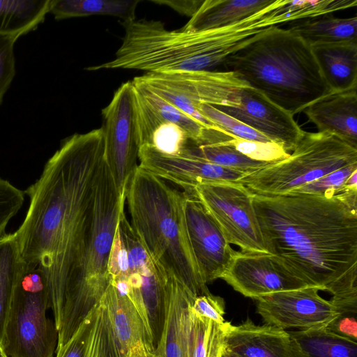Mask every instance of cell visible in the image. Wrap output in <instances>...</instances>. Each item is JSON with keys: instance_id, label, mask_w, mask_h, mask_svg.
Here are the masks:
<instances>
[{"instance_id": "6da1fadb", "label": "cell", "mask_w": 357, "mask_h": 357, "mask_svg": "<svg viewBox=\"0 0 357 357\" xmlns=\"http://www.w3.org/2000/svg\"><path fill=\"white\" fill-rule=\"evenodd\" d=\"M105 162L102 128L64 139L40 176L24 192L29 206L14 232L22 261L43 270L56 328L66 284L92 216L96 183Z\"/></svg>"}, {"instance_id": "7a4b0ae2", "label": "cell", "mask_w": 357, "mask_h": 357, "mask_svg": "<svg viewBox=\"0 0 357 357\" xmlns=\"http://www.w3.org/2000/svg\"><path fill=\"white\" fill-rule=\"evenodd\" d=\"M252 199L272 260L306 286L326 291L357 266V190Z\"/></svg>"}, {"instance_id": "3957f363", "label": "cell", "mask_w": 357, "mask_h": 357, "mask_svg": "<svg viewBox=\"0 0 357 357\" xmlns=\"http://www.w3.org/2000/svg\"><path fill=\"white\" fill-rule=\"evenodd\" d=\"M223 63L293 116L331 93L311 46L289 29L270 28Z\"/></svg>"}, {"instance_id": "277c9868", "label": "cell", "mask_w": 357, "mask_h": 357, "mask_svg": "<svg viewBox=\"0 0 357 357\" xmlns=\"http://www.w3.org/2000/svg\"><path fill=\"white\" fill-rule=\"evenodd\" d=\"M126 203L132 228L154 259L195 298L211 294L189 240L184 192L138 165Z\"/></svg>"}, {"instance_id": "5b68a950", "label": "cell", "mask_w": 357, "mask_h": 357, "mask_svg": "<svg viewBox=\"0 0 357 357\" xmlns=\"http://www.w3.org/2000/svg\"><path fill=\"white\" fill-rule=\"evenodd\" d=\"M122 43L114 59L86 68L88 71L135 69L146 73L208 70L224 63L236 50L237 40L229 26L185 31L168 30L159 20L121 22Z\"/></svg>"}, {"instance_id": "8992f818", "label": "cell", "mask_w": 357, "mask_h": 357, "mask_svg": "<svg viewBox=\"0 0 357 357\" xmlns=\"http://www.w3.org/2000/svg\"><path fill=\"white\" fill-rule=\"evenodd\" d=\"M125 206L126 190H118L105 160L96 183L92 216L82 250L66 284L56 351L68 342L109 286V258Z\"/></svg>"}, {"instance_id": "52a82bcc", "label": "cell", "mask_w": 357, "mask_h": 357, "mask_svg": "<svg viewBox=\"0 0 357 357\" xmlns=\"http://www.w3.org/2000/svg\"><path fill=\"white\" fill-rule=\"evenodd\" d=\"M108 274L109 282L125 292L139 312L155 349L166 319L170 275L151 255L125 210L117 223Z\"/></svg>"}, {"instance_id": "ba28073f", "label": "cell", "mask_w": 357, "mask_h": 357, "mask_svg": "<svg viewBox=\"0 0 357 357\" xmlns=\"http://www.w3.org/2000/svg\"><path fill=\"white\" fill-rule=\"evenodd\" d=\"M357 163V149L328 132H305L287 158L269 162L239 182L251 192L279 195Z\"/></svg>"}, {"instance_id": "9c48e42d", "label": "cell", "mask_w": 357, "mask_h": 357, "mask_svg": "<svg viewBox=\"0 0 357 357\" xmlns=\"http://www.w3.org/2000/svg\"><path fill=\"white\" fill-rule=\"evenodd\" d=\"M51 307L45 274L24 262L8 312L2 348L8 357H53L58 333L47 316Z\"/></svg>"}, {"instance_id": "30bf717a", "label": "cell", "mask_w": 357, "mask_h": 357, "mask_svg": "<svg viewBox=\"0 0 357 357\" xmlns=\"http://www.w3.org/2000/svg\"><path fill=\"white\" fill-rule=\"evenodd\" d=\"M190 190L217 223L227 242L241 250L268 253L252 204L240 182L199 183Z\"/></svg>"}, {"instance_id": "8fae6325", "label": "cell", "mask_w": 357, "mask_h": 357, "mask_svg": "<svg viewBox=\"0 0 357 357\" xmlns=\"http://www.w3.org/2000/svg\"><path fill=\"white\" fill-rule=\"evenodd\" d=\"M139 342L153 347L151 333L135 304L109 282L96 307L86 357H128Z\"/></svg>"}, {"instance_id": "7c38bea8", "label": "cell", "mask_w": 357, "mask_h": 357, "mask_svg": "<svg viewBox=\"0 0 357 357\" xmlns=\"http://www.w3.org/2000/svg\"><path fill=\"white\" fill-rule=\"evenodd\" d=\"M105 159L120 192L138 167L139 144L135 109V88L132 81L123 83L102 109Z\"/></svg>"}, {"instance_id": "4fadbf2b", "label": "cell", "mask_w": 357, "mask_h": 357, "mask_svg": "<svg viewBox=\"0 0 357 357\" xmlns=\"http://www.w3.org/2000/svg\"><path fill=\"white\" fill-rule=\"evenodd\" d=\"M319 291L317 287H307L260 296L255 299L257 312L265 324L284 330L325 326L337 313L330 301L320 296Z\"/></svg>"}, {"instance_id": "5bb4252c", "label": "cell", "mask_w": 357, "mask_h": 357, "mask_svg": "<svg viewBox=\"0 0 357 357\" xmlns=\"http://www.w3.org/2000/svg\"><path fill=\"white\" fill-rule=\"evenodd\" d=\"M185 196V218L189 240L206 284L221 277L236 252L202 203L190 190Z\"/></svg>"}, {"instance_id": "9a60e30c", "label": "cell", "mask_w": 357, "mask_h": 357, "mask_svg": "<svg viewBox=\"0 0 357 357\" xmlns=\"http://www.w3.org/2000/svg\"><path fill=\"white\" fill-rule=\"evenodd\" d=\"M221 279L235 291L252 299L271 293L307 287L279 268L266 252L236 250Z\"/></svg>"}, {"instance_id": "2e32d148", "label": "cell", "mask_w": 357, "mask_h": 357, "mask_svg": "<svg viewBox=\"0 0 357 357\" xmlns=\"http://www.w3.org/2000/svg\"><path fill=\"white\" fill-rule=\"evenodd\" d=\"M221 112L282 145L289 153L293 151L305 132L293 115L249 84L243 89L238 107Z\"/></svg>"}, {"instance_id": "e0dca14e", "label": "cell", "mask_w": 357, "mask_h": 357, "mask_svg": "<svg viewBox=\"0 0 357 357\" xmlns=\"http://www.w3.org/2000/svg\"><path fill=\"white\" fill-rule=\"evenodd\" d=\"M138 159L139 167L183 190L199 183L239 182L246 175L189 155L162 154L147 146L139 148Z\"/></svg>"}, {"instance_id": "ac0fdd59", "label": "cell", "mask_w": 357, "mask_h": 357, "mask_svg": "<svg viewBox=\"0 0 357 357\" xmlns=\"http://www.w3.org/2000/svg\"><path fill=\"white\" fill-rule=\"evenodd\" d=\"M225 346L241 357H296L288 331L268 324L258 326L250 319L238 326L229 324Z\"/></svg>"}, {"instance_id": "d6986e66", "label": "cell", "mask_w": 357, "mask_h": 357, "mask_svg": "<svg viewBox=\"0 0 357 357\" xmlns=\"http://www.w3.org/2000/svg\"><path fill=\"white\" fill-rule=\"evenodd\" d=\"M357 88L331 92L304 109L318 132L336 136L357 149Z\"/></svg>"}, {"instance_id": "ffe728a7", "label": "cell", "mask_w": 357, "mask_h": 357, "mask_svg": "<svg viewBox=\"0 0 357 357\" xmlns=\"http://www.w3.org/2000/svg\"><path fill=\"white\" fill-rule=\"evenodd\" d=\"M195 297L169 275L166 319L155 349L158 357H189L188 324Z\"/></svg>"}, {"instance_id": "44dd1931", "label": "cell", "mask_w": 357, "mask_h": 357, "mask_svg": "<svg viewBox=\"0 0 357 357\" xmlns=\"http://www.w3.org/2000/svg\"><path fill=\"white\" fill-rule=\"evenodd\" d=\"M311 47L331 92L357 88V40Z\"/></svg>"}, {"instance_id": "7402d4cb", "label": "cell", "mask_w": 357, "mask_h": 357, "mask_svg": "<svg viewBox=\"0 0 357 357\" xmlns=\"http://www.w3.org/2000/svg\"><path fill=\"white\" fill-rule=\"evenodd\" d=\"M273 0H205L181 29L199 31L237 23L264 9Z\"/></svg>"}, {"instance_id": "603a6c76", "label": "cell", "mask_w": 357, "mask_h": 357, "mask_svg": "<svg viewBox=\"0 0 357 357\" xmlns=\"http://www.w3.org/2000/svg\"><path fill=\"white\" fill-rule=\"evenodd\" d=\"M288 333L296 357H357V342L337 336L324 326Z\"/></svg>"}, {"instance_id": "cb8c5ba5", "label": "cell", "mask_w": 357, "mask_h": 357, "mask_svg": "<svg viewBox=\"0 0 357 357\" xmlns=\"http://www.w3.org/2000/svg\"><path fill=\"white\" fill-rule=\"evenodd\" d=\"M139 0H50V12L55 20L91 15L119 17L121 22L135 20Z\"/></svg>"}, {"instance_id": "d4e9b609", "label": "cell", "mask_w": 357, "mask_h": 357, "mask_svg": "<svg viewBox=\"0 0 357 357\" xmlns=\"http://www.w3.org/2000/svg\"><path fill=\"white\" fill-rule=\"evenodd\" d=\"M50 0H0V36L20 37L33 31L50 12Z\"/></svg>"}, {"instance_id": "484cf974", "label": "cell", "mask_w": 357, "mask_h": 357, "mask_svg": "<svg viewBox=\"0 0 357 357\" xmlns=\"http://www.w3.org/2000/svg\"><path fill=\"white\" fill-rule=\"evenodd\" d=\"M288 29L310 46L357 40V17H317L296 21Z\"/></svg>"}, {"instance_id": "4316f807", "label": "cell", "mask_w": 357, "mask_h": 357, "mask_svg": "<svg viewBox=\"0 0 357 357\" xmlns=\"http://www.w3.org/2000/svg\"><path fill=\"white\" fill-rule=\"evenodd\" d=\"M24 265L16 237L5 234L0 239V344L4 339L5 326L14 289Z\"/></svg>"}, {"instance_id": "83f0119b", "label": "cell", "mask_w": 357, "mask_h": 357, "mask_svg": "<svg viewBox=\"0 0 357 357\" xmlns=\"http://www.w3.org/2000/svg\"><path fill=\"white\" fill-rule=\"evenodd\" d=\"M191 307V306H190ZM230 322L219 324L190 310L188 324L189 357H221Z\"/></svg>"}, {"instance_id": "f1b7e54d", "label": "cell", "mask_w": 357, "mask_h": 357, "mask_svg": "<svg viewBox=\"0 0 357 357\" xmlns=\"http://www.w3.org/2000/svg\"><path fill=\"white\" fill-rule=\"evenodd\" d=\"M183 155H189L217 165L246 174L255 172L269 162L252 160L224 142L197 144L192 141Z\"/></svg>"}, {"instance_id": "f546056e", "label": "cell", "mask_w": 357, "mask_h": 357, "mask_svg": "<svg viewBox=\"0 0 357 357\" xmlns=\"http://www.w3.org/2000/svg\"><path fill=\"white\" fill-rule=\"evenodd\" d=\"M132 82L136 93L150 109L163 121L175 124L182 128L194 143L197 144L201 142L206 132L209 129L203 127L144 84L133 80Z\"/></svg>"}, {"instance_id": "4dcf8cb0", "label": "cell", "mask_w": 357, "mask_h": 357, "mask_svg": "<svg viewBox=\"0 0 357 357\" xmlns=\"http://www.w3.org/2000/svg\"><path fill=\"white\" fill-rule=\"evenodd\" d=\"M197 107L204 116L232 138L235 137L245 140L273 142L261 132L211 105L198 103Z\"/></svg>"}, {"instance_id": "1f68e13d", "label": "cell", "mask_w": 357, "mask_h": 357, "mask_svg": "<svg viewBox=\"0 0 357 357\" xmlns=\"http://www.w3.org/2000/svg\"><path fill=\"white\" fill-rule=\"evenodd\" d=\"M248 158L259 162H271L287 158L290 153L275 142H263L234 137L225 141Z\"/></svg>"}, {"instance_id": "d6a6232c", "label": "cell", "mask_w": 357, "mask_h": 357, "mask_svg": "<svg viewBox=\"0 0 357 357\" xmlns=\"http://www.w3.org/2000/svg\"><path fill=\"white\" fill-rule=\"evenodd\" d=\"M357 170V163L345 166L308 183L291 192L319 195H334L343 190L347 179Z\"/></svg>"}, {"instance_id": "836d02e7", "label": "cell", "mask_w": 357, "mask_h": 357, "mask_svg": "<svg viewBox=\"0 0 357 357\" xmlns=\"http://www.w3.org/2000/svg\"><path fill=\"white\" fill-rule=\"evenodd\" d=\"M24 195V191L0 178V239L6 234L5 231L9 221L23 206Z\"/></svg>"}, {"instance_id": "e575fe53", "label": "cell", "mask_w": 357, "mask_h": 357, "mask_svg": "<svg viewBox=\"0 0 357 357\" xmlns=\"http://www.w3.org/2000/svg\"><path fill=\"white\" fill-rule=\"evenodd\" d=\"M17 38L0 36V105L16 73L14 45Z\"/></svg>"}, {"instance_id": "d590c367", "label": "cell", "mask_w": 357, "mask_h": 357, "mask_svg": "<svg viewBox=\"0 0 357 357\" xmlns=\"http://www.w3.org/2000/svg\"><path fill=\"white\" fill-rule=\"evenodd\" d=\"M96 307L81 324L68 342L56 352V357L86 356L89 337L96 318Z\"/></svg>"}, {"instance_id": "8d00e7d4", "label": "cell", "mask_w": 357, "mask_h": 357, "mask_svg": "<svg viewBox=\"0 0 357 357\" xmlns=\"http://www.w3.org/2000/svg\"><path fill=\"white\" fill-rule=\"evenodd\" d=\"M191 310L196 314L224 324L225 301L222 297L211 294L197 296L194 298Z\"/></svg>"}, {"instance_id": "74e56055", "label": "cell", "mask_w": 357, "mask_h": 357, "mask_svg": "<svg viewBox=\"0 0 357 357\" xmlns=\"http://www.w3.org/2000/svg\"><path fill=\"white\" fill-rule=\"evenodd\" d=\"M357 312L337 314L324 328L329 332L357 342Z\"/></svg>"}, {"instance_id": "f35d334b", "label": "cell", "mask_w": 357, "mask_h": 357, "mask_svg": "<svg viewBox=\"0 0 357 357\" xmlns=\"http://www.w3.org/2000/svg\"><path fill=\"white\" fill-rule=\"evenodd\" d=\"M152 2L167 6L180 14L191 17L198 10L203 1L187 0V1H172V0H153Z\"/></svg>"}, {"instance_id": "ab89813d", "label": "cell", "mask_w": 357, "mask_h": 357, "mask_svg": "<svg viewBox=\"0 0 357 357\" xmlns=\"http://www.w3.org/2000/svg\"><path fill=\"white\" fill-rule=\"evenodd\" d=\"M128 357H158V356L153 346L139 342L131 349Z\"/></svg>"}, {"instance_id": "60d3db41", "label": "cell", "mask_w": 357, "mask_h": 357, "mask_svg": "<svg viewBox=\"0 0 357 357\" xmlns=\"http://www.w3.org/2000/svg\"><path fill=\"white\" fill-rule=\"evenodd\" d=\"M221 357H241V356H240L239 355H238V354H235L234 352H232L225 348Z\"/></svg>"}, {"instance_id": "b9f144b4", "label": "cell", "mask_w": 357, "mask_h": 357, "mask_svg": "<svg viewBox=\"0 0 357 357\" xmlns=\"http://www.w3.org/2000/svg\"><path fill=\"white\" fill-rule=\"evenodd\" d=\"M0 357H8L5 354L1 345L0 344Z\"/></svg>"}]
</instances>
